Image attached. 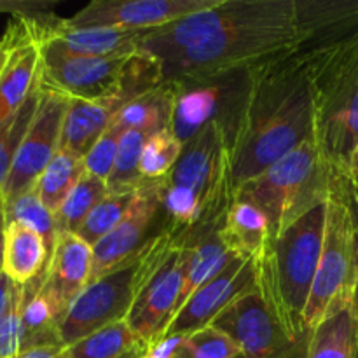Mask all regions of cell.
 <instances>
[{"label": "cell", "mask_w": 358, "mask_h": 358, "mask_svg": "<svg viewBox=\"0 0 358 358\" xmlns=\"http://www.w3.org/2000/svg\"><path fill=\"white\" fill-rule=\"evenodd\" d=\"M91 273L93 247L77 234L59 233L38 290L51 304L59 324L91 282Z\"/></svg>", "instance_id": "17"}, {"label": "cell", "mask_w": 358, "mask_h": 358, "mask_svg": "<svg viewBox=\"0 0 358 358\" xmlns=\"http://www.w3.org/2000/svg\"><path fill=\"white\" fill-rule=\"evenodd\" d=\"M301 48L320 51L358 37V0H296Z\"/></svg>", "instance_id": "18"}, {"label": "cell", "mask_w": 358, "mask_h": 358, "mask_svg": "<svg viewBox=\"0 0 358 358\" xmlns=\"http://www.w3.org/2000/svg\"><path fill=\"white\" fill-rule=\"evenodd\" d=\"M161 213H164L163 180H145L136 191L124 219L93 247L91 282L128 261L150 238L156 236L161 229L154 231V227L159 222Z\"/></svg>", "instance_id": "15"}, {"label": "cell", "mask_w": 358, "mask_h": 358, "mask_svg": "<svg viewBox=\"0 0 358 358\" xmlns=\"http://www.w3.org/2000/svg\"><path fill=\"white\" fill-rule=\"evenodd\" d=\"M152 343L143 341L126 320L115 322L65 350V358H145Z\"/></svg>", "instance_id": "25"}, {"label": "cell", "mask_w": 358, "mask_h": 358, "mask_svg": "<svg viewBox=\"0 0 358 358\" xmlns=\"http://www.w3.org/2000/svg\"><path fill=\"white\" fill-rule=\"evenodd\" d=\"M245 79L240 114L231 131L233 194L315 138L313 69L304 49L252 66Z\"/></svg>", "instance_id": "1"}, {"label": "cell", "mask_w": 358, "mask_h": 358, "mask_svg": "<svg viewBox=\"0 0 358 358\" xmlns=\"http://www.w3.org/2000/svg\"><path fill=\"white\" fill-rule=\"evenodd\" d=\"M301 42L296 0H243L236 20L161 62V73L164 83H213L296 51Z\"/></svg>", "instance_id": "2"}, {"label": "cell", "mask_w": 358, "mask_h": 358, "mask_svg": "<svg viewBox=\"0 0 358 358\" xmlns=\"http://www.w3.org/2000/svg\"><path fill=\"white\" fill-rule=\"evenodd\" d=\"M45 31L69 52L87 58H119L140 51V42L147 31L119 28H70L65 20L45 16Z\"/></svg>", "instance_id": "19"}, {"label": "cell", "mask_w": 358, "mask_h": 358, "mask_svg": "<svg viewBox=\"0 0 358 358\" xmlns=\"http://www.w3.org/2000/svg\"><path fill=\"white\" fill-rule=\"evenodd\" d=\"M45 16L48 14L38 16L41 83L70 100L108 101L121 98L128 101L122 94V83L126 65L133 55L119 58H87L69 52L45 31Z\"/></svg>", "instance_id": "9"}, {"label": "cell", "mask_w": 358, "mask_h": 358, "mask_svg": "<svg viewBox=\"0 0 358 358\" xmlns=\"http://www.w3.org/2000/svg\"><path fill=\"white\" fill-rule=\"evenodd\" d=\"M38 16L17 14L0 38V122L20 110L41 80Z\"/></svg>", "instance_id": "12"}, {"label": "cell", "mask_w": 358, "mask_h": 358, "mask_svg": "<svg viewBox=\"0 0 358 358\" xmlns=\"http://www.w3.org/2000/svg\"><path fill=\"white\" fill-rule=\"evenodd\" d=\"M184 152V143L177 140L171 129L154 133L143 147L140 173L145 180H164Z\"/></svg>", "instance_id": "34"}, {"label": "cell", "mask_w": 358, "mask_h": 358, "mask_svg": "<svg viewBox=\"0 0 358 358\" xmlns=\"http://www.w3.org/2000/svg\"><path fill=\"white\" fill-rule=\"evenodd\" d=\"M327 201L320 203L280 236L273 238L255 259L257 290L278 324L294 339L308 341L304 322L311 287L324 248Z\"/></svg>", "instance_id": "3"}, {"label": "cell", "mask_w": 358, "mask_h": 358, "mask_svg": "<svg viewBox=\"0 0 358 358\" xmlns=\"http://www.w3.org/2000/svg\"><path fill=\"white\" fill-rule=\"evenodd\" d=\"M217 2L219 0H94L76 16L65 20V24L70 28L152 31Z\"/></svg>", "instance_id": "13"}, {"label": "cell", "mask_w": 358, "mask_h": 358, "mask_svg": "<svg viewBox=\"0 0 358 358\" xmlns=\"http://www.w3.org/2000/svg\"><path fill=\"white\" fill-rule=\"evenodd\" d=\"M166 182L191 191L201 205V227L189 240L217 233L234 198L231 184V131L226 122L212 121L185 143L184 152Z\"/></svg>", "instance_id": "8"}, {"label": "cell", "mask_w": 358, "mask_h": 358, "mask_svg": "<svg viewBox=\"0 0 358 358\" xmlns=\"http://www.w3.org/2000/svg\"><path fill=\"white\" fill-rule=\"evenodd\" d=\"M42 275L37 280L28 283V285H23V304H21L23 350L35 348V346L63 345L62 336H59L58 318H56L48 299L38 292L41 290Z\"/></svg>", "instance_id": "28"}, {"label": "cell", "mask_w": 358, "mask_h": 358, "mask_svg": "<svg viewBox=\"0 0 358 358\" xmlns=\"http://www.w3.org/2000/svg\"><path fill=\"white\" fill-rule=\"evenodd\" d=\"M358 285V231L345 196L331 177L320 264L304 311L308 331L343 308L355 304Z\"/></svg>", "instance_id": "7"}, {"label": "cell", "mask_w": 358, "mask_h": 358, "mask_svg": "<svg viewBox=\"0 0 358 358\" xmlns=\"http://www.w3.org/2000/svg\"><path fill=\"white\" fill-rule=\"evenodd\" d=\"M331 177H332V180L338 184L341 194L345 196L346 203H348V206H350V212H352V215H353V220H355L357 231H358V189L348 180V178L345 177V175H331ZM355 310H357V322H358V285H357V296H355Z\"/></svg>", "instance_id": "39"}, {"label": "cell", "mask_w": 358, "mask_h": 358, "mask_svg": "<svg viewBox=\"0 0 358 358\" xmlns=\"http://www.w3.org/2000/svg\"><path fill=\"white\" fill-rule=\"evenodd\" d=\"M3 206H6L7 224L17 222L37 231L44 238L45 245L49 248V254H51L52 248H55L56 238H58L56 219L55 213L44 205V201L38 196L37 187L28 189L23 194L3 203Z\"/></svg>", "instance_id": "32"}, {"label": "cell", "mask_w": 358, "mask_h": 358, "mask_svg": "<svg viewBox=\"0 0 358 358\" xmlns=\"http://www.w3.org/2000/svg\"><path fill=\"white\" fill-rule=\"evenodd\" d=\"M84 175H86V168H84L83 157L59 149L44 173L41 175L35 187L44 205L52 213H56Z\"/></svg>", "instance_id": "29"}, {"label": "cell", "mask_w": 358, "mask_h": 358, "mask_svg": "<svg viewBox=\"0 0 358 358\" xmlns=\"http://www.w3.org/2000/svg\"><path fill=\"white\" fill-rule=\"evenodd\" d=\"M6 206H3V198L0 196V273H2V261H3V245H6Z\"/></svg>", "instance_id": "42"}, {"label": "cell", "mask_w": 358, "mask_h": 358, "mask_svg": "<svg viewBox=\"0 0 358 358\" xmlns=\"http://www.w3.org/2000/svg\"><path fill=\"white\" fill-rule=\"evenodd\" d=\"M108 196L107 182L86 173L79 180L69 198L63 201L58 212L55 213L56 229L59 233H72L77 234L90 213L103 201Z\"/></svg>", "instance_id": "30"}, {"label": "cell", "mask_w": 358, "mask_h": 358, "mask_svg": "<svg viewBox=\"0 0 358 358\" xmlns=\"http://www.w3.org/2000/svg\"><path fill=\"white\" fill-rule=\"evenodd\" d=\"M149 140V135L136 129H129L121 135L114 170L107 180L110 194L136 191L145 182L140 173V159H142L143 147Z\"/></svg>", "instance_id": "31"}, {"label": "cell", "mask_w": 358, "mask_h": 358, "mask_svg": "<svg viewBox=\"0 0 358 358\" xmlns=\"http://www.w3.org/2000/svg\"><path fill=\"white\" fill-rule=\"evenodd\" d=\"M233 257H236V255L227 252V248L220 241L219 231L205 234V236L198 238L194 241L189 240L184 287H182L180 299H178L177 313L205 283H208L213 276L219 275Z\"/></svg>", "instance_id": "26"}, {"label": "cell", "mask_w": 358, "mask_h": 358, "mask_svg": "<svg viewBox=\"0 0 358 358\" xmlns=\"http://www.w3.org/2000/svg\"><path fill=\"white\" fill-rule=\"evenodd\" d=\"M14 290H16V283L6 273H0V320L6 317L7 310L13 303Z\"/></svg>", "instance_id": "41"}, {"label": "cell", "mask_w": 358, "mask_h": 358, "mask_svg": "<svg viewBox=\"0 0 358 358\" xmlns=\"http://www.w3.org/2000/svg\"><path fill=\"white\" fill-rule=\"evenodd\" d=\"M41 93L42 84L38 80L35 90L31 91L28 100L21 105L20 110L10 115V117H7L6 121L0 122V196H2L3 184H6L7 175H9L10 166H13L17 149H20L21 142H23L24 133H27L28 126H30L35 112H37Z\"/></svg>", "instance_id": "33"}, {"label": "cell", "mask_w": 358, "mask_h": 358, "mask_svg": "<svg viewBox=\"0 0 358 358\" xmlns=\"http://www.w3.org/2000/svg\"><path fill=\"white\" fill-rule=\"evenodd\" d=\"M245 358H306L308 341L294 339L278 324L257 289L238 297L213 322Z\"/></svg>", "instance_id": "10"}, {"label": "cell", "mask_w": 358, "mask_h": 358, "mask_svg": "<svg viewBox=\"0 0 358 358\" xmlns=\"http://www.w3.org/2000/svg\"><path fill=\"white\" fill-rule=\"evenodd\" d=\"M238 358H245V357H243V355H240V357H238Z\"/></svg>", "instance_id": "44"}, {"label": "cell", "mask_w": 358, "mask_h": 358, "mask_svg": "<svg viewBox=\"0 0 358 358\" xmlns=\"http://www.w3.org/2000/svg\"><path fill=\"white\" fill-rule=\"evenodd\" d=\"M304 51L313 69L315 142L329 173L346 175L358 145V37Z\"/></svg>", "instance_id": "4"}, {"label": "cell", "mask_w": 358, "mask_h": 358, "mask_svg": "<svg viewBox=\"0 0 358 358\" xmlns=\"http://www.w3.org/2000/svg\"><path fill=\"white\" fill-rule=\"evenodd\" d=\"M236 343L215 325L185 334L171 358H238Z\"/></svg>", "instance_id": "36"}, {"label": "cell", "mask_w": 358, "mask_h": 358, "mask_svg": "<svg viewBox=\"0 0 358 358\" xmlns=\"http://www.w3.org/2000/svg\"><path fill=\"white\" fill-rule=\"evenodd\" d=\"M121 131L115 128H108L103 135L100 136L96 143L91 147L90 152L84 157V168L86 173L107 182L110 178L112 170H114L115 159H117L119 140H121Z\"/></svg>", "instance_id": "37"}, {"label": "cell", "mask_w": 358, "mask_h": 358, "mask_svg": "<svg viewBox=\"0 0 358 358\" xmlns=\"http://www.w3.org/2000/svg\"><path fill=\"white\" fill-rule=\"evenodd\" d=\"M65 350L63 345L35 346V348L23 350L17 358H65Z\"/></svg>", "instance_id": "40"}, {"label": "cell", "mask_w": 358, "mask_h": 358, "mask_svg": "<svg viewBox=\"0 0 358 358\" xmlns=\"http://www.w3.org/2000/svg\"><path fill=\"white\" fill-rule=\"evenodd\" d=\"M49 257L48 245L37 231L17 222L7 224L2 273L16 285H28L37 280L48 268Z\"/></svg>", "instance_id": "24"}, {"label": "cell", "mask_w": 358, "mask_h": 358, "mask_svg": "<svg viewBox=\"0 0 358 358\" xmlns=\"http://www.w3.org/2000/svg\"><path fill=\"white\" fill-rule=\"evenodd\" d=\"M69 101V96L55 90H49L42 84L37 112L24 133L23 142L17 149L13 166L7 175L6 184H3V203L35 187L48 164L58 154Z\"/></svg>", "instance_id": "11"}, {"label": "cell", "mask_w": 358, "mask_h": 358, "mask_svg": "<svg viewBox=\"0 0 358 358\" xmlns=\"http://www.w3.org/2000/svg\"><path fill=\"white\" fill-rule=\"evenodd\" d=\"M357 355L358 322L355 304L343 308L311 331L306 358H357Z\"/></svg>", "instance_id": "27"}, {"label": "cell", "mask_w": 358, "mask_h": 358, "mask_svg": "<svg viewBox=\"0 0 358 358\" xmlns=\"http://www.w3.org/2000/svg\"><path fill=\"white\" fill-rule=\"evenodd\" d=\"M21 304H23V285H16L13 303L6 317L0 320V358H17L23 350Z\"/></svg>", "instance_id": "38"}, {"label": "cell", "mask_w": 358, "mask_h": 358, "mask_svg": "<svg viewBox=\"0 0 358 358\" xmlns=\"http://www.w3.org/2000/svg\"><path fill=\"white\" fill-rule=\"evenodd\" d=\"M126 100L90 101L70 100L62 129L59 149L69 150L79 157H86L91 147L110 128L119 108Z\"/></svg>", "instance_id": "20"}, {"label": "cell", "mask_w": 358, "mask_h": 358, "mask_svg": "<svg viewBox=\"0 0 358 358\" xmlns=\"http://www.w3.org/2000/svg\"><path fill=\"white\" fill-rule=\"evenodd\" d=\"M185 236L187 233L168 222L133 257L87 283L59 324L63 346L69 348L107 325L126 320L147 280Z\"/></svg>", "instance_id": "5"}, {"label": "cell", "mask_w": 358, "mask_h": 358, "mask_svg": "<svg viewBox=\"0 0 358 358\" xmlns=\"http://www.w3.org/2000/svg\"><path fill=\"white\" fill-rule=\"evenodd\" d=\"M346 178H348L350 182H352L353 185L358 189V145L355 149V152H353L352 156V161H350V168H348V173L345 175Z\"/></svg>", "instance_id": "43"}, {"label": "cell", "mask_w": 358, "mask_h": 358, "mask_svg": "<svg viewBox=\"0 0 358 358\" xmlns=\"http://www.w3.org/2000/svg\"><path fill=\"white\" fill-rule=\"evenodd\" d=\"M331 173L313 138L241 185L234 198L250 201L264 213L273 240L304 213L327 201Z\"/></svg>", "instance_id": "6"}, {"label": "cell", "mask_w": 358, "mask_h": 358, "mask_svg": "<svg viewBox=\"0 0 358 358\" xmlns=\"http://www.w3.org/2000/svg\"><path fill=\"white\" fill-rule=\"evenodd\" d=\"M222 84H178L177 100L170 122V129L177 140L185 145L206 124L212 121H222L219 114L222 107Z\"/></svg>", "instance_id": "21"}, {"label": "cell", "mask_w": 358, "mask_h": 358, "mask_svg": "<svg viewBox=\"0 0 358 358\" xmlns=\"http://www.w3.org/2000/svg\"><path fill=\"white\" fill-rule=\"evenodd\" d=\"M254 289H257L255 262L233 257L219 275L205 283L182 306V310L175 315V318L166 327L163 338L185 336L208 327L224 313L229 304Z\"/></svg>", "instance_id": "16"}, {"label": "cell", "mask_w": 358, "mask_h": 358, "mask_svg": "<svg viewBox=\"0 0 358 358\" xmlns=\"http://www.w3.org/2000/svg\"><path fill=\"white\" fill-rule=\"evenodd\" d=\"M357 358H358V355H357Z\"/></svg>", "instance_id": "45"}, {"label": "cell", "mask_w": 358, "mask_h": 358, "mask_svg": "<svg viewBox=\"0 0 358 358\" xmlns=\"http://www.w3.org/2000/svg\"><path fill=\"white\" fill-rule=\"evenodd\" d=\"M219 238L227 252L245 261H255L271 241V233L264 213L257 206L234 198L219 227Z\"/></svg>", "instance_id": "22"}, {"label": "cell", "mask_w": 358, "mask_h": 358, "mask_svg": "<svg viewBox=\"0 0 358 358\" xmlns=\"http://www.w3.org/2000/svg\"><path fill=\"white\" fill-rule=\"evenodd\" d=\"M178 84L163 83L133 100L126 101L115 114L112 128L124 133L129 129L143 131L149 136L170 128L175 100H177Z\"/></svg>", "instance_id": "23"}, {"label": "cell", "mask_w": 358, "mask_h": 358, "mask_svg": "<svg viewBox=\"0 0 358 358\" xmlns=\"http://www.w3.org/2000/svg\"><path fill=\"white\" fill-rule=\"evenodd\" d=\"M138 189H136V191H138ZM136 191L119 192V194H110V192H108L107 198L90 213L86 222L80 226V229L77 231V236L83 238L87 245L94 247L98 241L103 240V238L107 236L112 229H115L117 224L124 219L129 206H131L133 199H135Z\"/></svg>", "instance_id": "35"}, {"label": "cell", "mask_w": 358, "mask_h": 358, "mask_svg": "<svg viewBox=\"0 0 358 358\" xmlns=\"http://www.w3.org/2000/svg\"><path fill=\"white\" fill-rule=\"evenodd\" d=\"M187 254L189 234L170 252L135 299L126 324L143 341L154 343L163 338L164 331L173 320L184 287Z\"/></svg>", "instance_id": "14"}]
</instances>
